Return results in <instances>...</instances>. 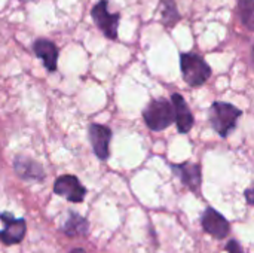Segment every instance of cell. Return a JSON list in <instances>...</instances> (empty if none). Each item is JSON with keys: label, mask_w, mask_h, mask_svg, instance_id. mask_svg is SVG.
Listing matches in <instances>:
<instances>
[{"label": "cell", "mask_w": 254, "mask_h": 253, "mask_svg": "<svg viewBox=\"0 0 254 253\" xmlns=\"http://www.w3.org/2000/svg\"><path fill=\"white\" fill-rule=\"evenodd\" d=\"M246 200H247V203L249 204H252L254 206V183L246 191Z\"/></svg>", "instance_id": "obj_17"}, {"label": "cell", "mask_w": 254, "mask_h": 253, "mask_svg": "<svg viewBox=\"0 0 254 253\" xmlns=\"http://www.w3.org/2000/svg\"><path fill=\"white\" fill-rule=\"evenodd\" d=\"M228 252H229V253H243V249L240 248L238 242L232 240V242H231V243L228 245Z\"/></svg>", "instance_id": "obj_16"}, {"label": "cell", "mask_w": 254, "mask_h": 253, "mask_svg": "<svg viewBox=\"0 0 254 253\" xmlns=\"http://www.w3.org/2000/svg\"><path fill=\"white\" fill-rule=\"evenodd\" d=\"M13 167L16 174L22 179H28V180L43 179V169L34 160H30L27 157H16L13 161Z\"/></svg>", "instance_id": "obj_12"}, {"label": "cell", "mask_w": 254, "mask_h": 253, "mask_svg": "<svg viewBox=\"0 0 254 253\" xmlns=\"http://www.w3.org/2000/svg\"><path fill=\"white\" fill-rule=\"evenodd\" d=\"M4 228L0 231V240L4 245H16L24 239L25 234V221L24 219H15L9 213L0 215Z\"/></svg>", "instance_id": "obj_7"}, {"label": "cell", "mask_w": 254, "mask_h": 253, "mask_svg": "<svg viewBox=\"0 0 254 253\" xmlns=\"http://www.w3.org/2000/svg\"><path fill=\"white\" fill-rule=\"evenodd\" d=\"M180 70L185 82L193 88L204 85L211 76V67L202 57L193 52L180 54Z\"/></svg>", "instance_id": "obj_2"}, {"label": "cell", "mask_w": 254, "mask_h": 253, "mask_svg": "<svg viewBox=\"0 0 254 253\" xmlns=\"http://www.w3.org/2000/svg\"><path fill=\"white\" fill-rule=\"evenodd\" d=\"M243 112L238 107L225 101L213 103L208 112L210 124L220 137H228L234 131V128L237 127V121Z\"/></svg>", "instance_id": "obj_1"}, {"label": "cell", "mask_w": 254, "mask_h": 253, "mask_svg": "<svg viewBox=\"0 0 254 253\" xmlns=\"http://www.w3.org/2000/svg\"><path fill=\"white\" fill-rule=\"evenodd\" d=\"M34 54L43 60L45 67L49 72L57 70V61H58V48L55 46L54 42L45 40V39H37L33 45Z\"/></svg>", "instance_id": "obj_11"}, {"label": "cell", "mask_w": 254, "mask_h": 253, "mask_svg": "<svg viewBox=\"0 0 254 253\" xmlns=\"http://www.w3.org/2000/svg\"><path fill=\"white\" fill-rule=\"evenodd\" d=\"M71 253H85V252H83L82 249H76V251H73V252H71Z\"/></svg>", "instance_id": "obj_19"}, {"label": "cell", "mask_w": 254, "mask_h": 253, "mask_svg": "<svg viewBox=\"0 0 254 253\" xmlns=\"http://www.w3.org/2000/svg\"><path fill=\"white\" fill-rule=\"evenodd\" d=\"M143 118L152 131H162L176 121L173 103L165 98H155L144 107Z\"/></svg>", "instance_id": "obj_3"}, {"label": "cell", "mask_w": 254, "mask_h": 253, "mask_svg": "<svg viewBox=\"0 0 254 253\" xmlns=\"http://www.w3.org/2000/svg\"><path fill=\"white\" fill-rule=\"evenodd\" d=\"M182 19V15L177 10V6L174 0H165L162 3V22L167 27H174Z\"/></svg>", "instance_id": "obj_14"}, {"label": "cell", "mask_w": 254, "mask_h": 253, "mask_svg": "<svg viewBox=\"0 0 254 253\" xmlns=\"http://www.w3.org/2000/svg\"><path fill=\"white\" fill-rule=\"evenodd\" d=\"M238 13L243 24L254 31V0H238Z\"/></svg>", "instance_id": "obj_15"}, {"label": "cell", "mask_w": 254, "mask_h": 253, "mask_svg": "<svg viewBox=\"0 0 254 253\" xmlns=\"http://www.w3.org/2000/svg\"><path fill=\"white\" fill-rule=\"evenodd\" d=\"M252 61H253V67H254V46H253V49H252Z\"/></svg>", "instance_id": "obj_18"}, {"label": "cell", "mask_w": 254, "mask_h": 253, "mask_svg": "<svg viewBox=\"0 0 254 253\" xmlns=\"http://www.w3.org/2000/svg\"><path fill=\"white\" fill-rule=\"evenodd\" d=\"M171 169L190 191L195 192L199 189V186H201V167L198 164L183 163V164H174V166H171Z\"/></svg>", "instance_id": "obj_10"}, {"label": "cell", "mask_w": 254, "mask_h": 253, "mask_svg": "<svg viewBox=\"0 0 254 253\" xmlns=\"http://www.w3.org/2000/svg\"><path fill=\"white\" fill-rule=\"evenodd\" d=\"M202 228L216 239H225L229 234V222L217 210L208 207L202 215Z\"/></svg>", "instance_id": "obj_8"}, {"label": "cell", "mask_w": 254, "mask_h": 253, "mask_svg": "<svg viewBox=\"0 0 254 253\" xmlns=\"http://www.w3.org/2000/svg\"><path fill=\"white\" fill-rule=\"evenodd\" d=\"M54 192L57 195L67 198L71 203H80L85 198L86 189L82 186V183L79 182L77 177L67 174V176H61L57 179V182L54 185Z\"/></svg>", "instance_id": "obj_5"}, {"label": "cell", "mask_w": 254, "mask_h": 253, "mask_svg": "<svg viewBox=\"0 0 254 253\" xmlns=\"http://www.w3.org/2000/svg\"><path fill=\"white\" fill-rule=\"evenodd\" d=\"M112 139V131L109 127L101 124H91L89 125V140L95 155L100 160L109 158V145Z\"/></svg>", "instance_id": "obj_6"}, {"label": "cell", "mask_w": 254, "mask_h": 253, "mask_svg": "<svg viewBox=\"0 0 254 253\" xmlns=\"http://www.w3.org/2000/svg\"><path fill=\"white\" fill-rule=\"evenodd\" d=\"M64 231H65L67 236H71V237H74V236H83L88 231V222L82 216L71 215L68 218V221L65 222Z\"/></svg>", "instance_id": "obj_13"}, {"label": "cell", "mask_w": 254, "mask_h": 253, "mask_svg": "<svg viewBox=\"0 0 254 253\" xmlns=\"http://www.w3.org/2000/svg\"><path fill=\"white\" fill-rule=\"evenodd\" d=\"M171 103L174 107V115H176V124H177V130L182 134H186L192 130L195 119L193 115L186 103V100L180 95V94H173L171 95Z\"/></svg>", "instance_id": "obj_9"}, {"label": "cell", "mask_w": 254, "mask_h": 253, "mask_svg": "<svg viewBox=\"0 0 254 253\" xmlns=\"http://www.w3.org/2000/svg\"><path fill=\"white\" fill-rule=\"evenodd\" d=\"M91 15H92V19L95 21V24L104 33L106 37H109L112 40L118 39V27H119L121 15L109 12V1L107 0H100L92 7Z\"/></svg>", "instance_id": "obj_4"}]
</instances>
